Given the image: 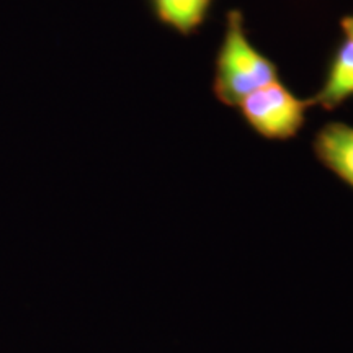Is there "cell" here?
Here are the masks:
<instances>
[{
    "mask_svg": "<svg viewBox=\"0 0 353 353\" xmlns=\"http://www.w3.org/2000/svg\"><path fill=\"white\" fill-rule=\"evenodd\" d=\"M276 79V65L249 41L242 13L232 10L216 59L214 95L228 107H237L247 95Z\"/></svg>",
    "mask_w": 353,
    "mask_h": 353,
    "instance_id": "1",
    "label": "cell"
},
{
    "mask_svg": "<svg viewBox=\"0 0 353 353\" xmlns=\"http://www.w3.org/2000/svg\"><path fill=\"white\" fill-rule=\"evenodd\" d=\"M311 101L299 99L280 79L257 88L237 105L247 125L272 141L294 138L306 121Z\"/></svg>",
    "mask_w": 353,
    "mask_h": 353,
    "instance_id": "2",
    "label": "cell"
},
{
    "mask_svg": "<svg viewBox=\"0 0 353 353\" xmlns=\"http://www.w3.org/2000/svg\"><path fill=\"white\" fill-rule=\"evenodd\" d=\"M317 161L353 190V126L329 123L314 138Z\"/></svg>",
    "mask_w": 353,
    "mask_h": 353,
    "instance_id": "3",
    "label": "cell"
},
{
    "mask_svg": "<svg viewBox=\"0 0 353 353\" xmlns=\"http://www.w3.org/2000/svg\"><path fill=\"white\" fill-rule=\"evenodd\" d=\"M353 97V41L345 38L335 52L325 81L312 97L311 105L334 110Z\"/></svg>",
    "mask_w": 353,
    "mask_h": 353,
    "instance_id": "4",
    "label": "cell"
},
{
    "mask_svg": "<svg viewBox=\"0 0 353 353\" xmlns=\"http://www.w3.org/2000/svg\"><path fill=\"white\" fill-rule=\"evenodd\" d=\"M151 3L162 23L188 34L203 23L211 0H151Z\"/></svg>",
    "mask_w": 353,
    "mask_h": 353,
    "instance_id": "5",
    "label": "cell"
},
{
    "mask_svg": "<svg viewBox=\"0 0 353 353\" xmlns=\"http://www.w3.org/2000/svg\"><path fill=\"white\" fill-rule=\"evenodd\" d=\"M341 26H342V32L345 33V38L352 39L353 41V15L343 17L341 21Z\"/></svg>",
    "mask_w": 353,
    "mask_h": 353,
    "instance_id": "6",
    "label": "cell"
}]
</instances>
